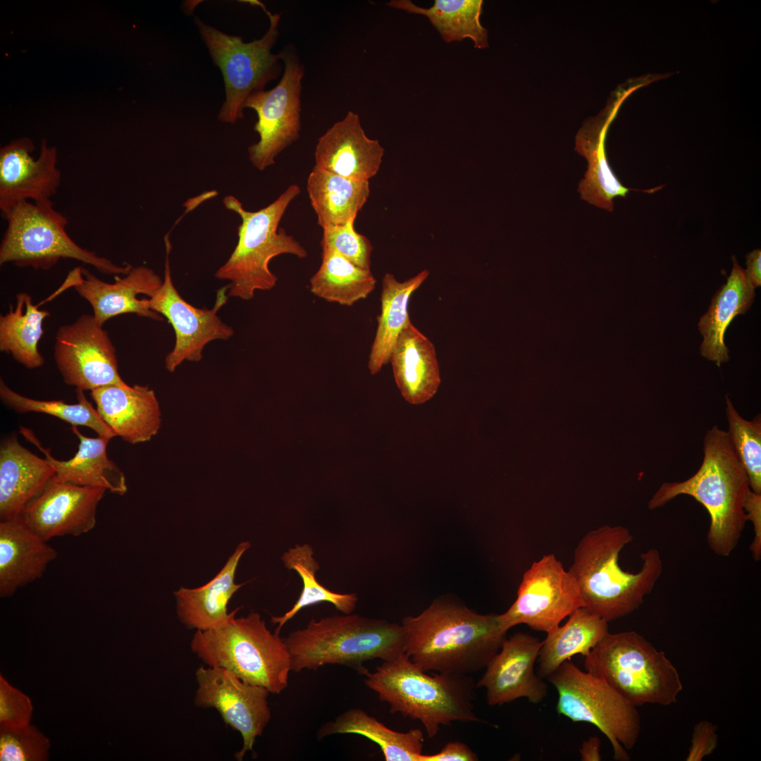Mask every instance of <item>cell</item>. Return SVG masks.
Returning <instances> with one entry per match:
<instances>
[{
  "label": "cell",
  "instance_id": "6da1fadb",
  "mask_svg": "<svg viewBox=\"0 0 761 761\" xmlns=\"http://www.w3.org/2000/svg\"><path fill=\"white\" fill-rule=\"evenodd\" d=\"M404 653L423 671L469 675L485 668L507 638L497 614H478L451 596L401 623Z\"/></svg>",
  "mask_w": 761,
  "mask_h": 761
},
{
  "label": "cell",
  "instance_id": "7a4b0ae2",
  "mask_svg": "<svg viewBox=\"0 0 761 761\" xmlns=\"http://www.w3.org/2000/svg\"><path fill=\"white\" fill-rule=\"evenodd\" d=\"M633 539L626 527L604 525L587 533L574 550L569 571L579 586L583 607L608 622L639 608L663 571L655 548L641 555L642 567L638 572L621 569L620 552Z\"/></svg>",
  "mask_w": 761,
  "mask_h": 761
},
{
  "label": "cell",
  "instance_id": "3957f363",
  "mask_svg": "<svg viewBox=\"0 0 761 761\" xmlns=\"http://www.w3.org/2000/svg\"><path fill=\"white\" fill-rule=\"evenodd\" d=\"M704 457L698 471L680 482L663 483L648 502L651 510L662 507L677 496L686 495L699 502L710 517L707 533L710 549L729 557L737 547L747 521L744 503L750 488L727 431L717 426L707 431Z\"/></svg>",
  "mask_w": 761,
  "mask_h": 761
},
{
  "label": "cell",
  "instance_id": "277c9868",
  "mask_svg": "<svg viewBox=\"0 0 761 761\" xmlns=\"http://www.w3.org/2000/svg\"><path fill=\"white\" fill-rule=\"evenodd\" d=\"M364 676L366 686L390 705L391 713L419 720L429 738L440 725L480 721L474 712L476 685L469 675H429L403 653Z\"/></svg>",
  "mask_w": 761,
  "mask_h": 761
},
{
  "label": "cell",
  "instance_id": "5b68a950",
  "mask_svg": "<svg viewBox=\"0 0 761 761\" xmlns=\"http://www.w3.org/2000/svg\"><path fill=\"white\" fill-rule=\"evenodd\" d=\"M284 640L295 672L340 664L364 675V662L392 660L405 650L402 624L352 613L311 619Z\"/></svg>",
  "mask_w": 761,
  "mask_h": 761
},
{
  "label": "cell",
  "instance_id": "8992f818",
  "mask_svg": "<svg viewBox=\"0 0 761 761\" xmlns=\"http://www.w3.org/2000/svg\"><path fill=\"white\" fill-rule=\"evenodd\" d=\"M300 192L297 185H291L272 203L256 211L245 209L233 195L223 198L225 207L241 218L237 243L215 273L217 278L230 282L228 297L249 300L256 291L274 287L278 278L269 268L274 257L285 254L300 259L307 256V250L296 239L278 229L285 211Z\"/></svg>",
  "mask_w": 761,
  "mask_h": 761
},
{
  "label": "cell",
  "instance_id": "52a82bcc",
  "mask_svg": "<svg viewBox=\"0 0 761 761\" xmlns=\"http://www.w3.org/2000/svg\"><path fill=\"white\" fill-rule=\"evenodd\" d=\"M193 653L206 666L225 669L242 681L279 694L288 685L291 658L284 638L256 612L219 626L196 631Z\"/></svg>",
  "mask_w": 761,
  "mask_h": 761
},
{
  "label": "cell",
  "instance_id": "ba28073f",
  "mask_svg": "<svg viewBox=\"0 0 761 761\" xmlns=\"http://www.w3.org/2000/svg\"><path fill=\"white\" fill-rule=\"evenodd\" d=\"M584 666L636 707L670 705L683 689L665 653L633 631L608 633L585 656Z\"/></svg>",
  "mask_w": 761,
  "mask_h": 761
},
{
  "label": "cell",
  "instance_id": "9c48e42d",
  "mask_svg": "<svg viewBox=\"0 0 761 761\" xmlns=\"http://www.w3.org/2000/svg\"><path fill=\"white\" fill-rule=\"evenodd\" d=\"M6 229L0 245V265L49 270L61 259H74L107 275L127 274L130 264L118 265L81 247L66 231L67 218L51 199L18 202L1 214Z\"/></svg>",
  "mask_w": 761,
  "mask_h": 761
},
{
  "label": "cell",
  "instance_id": "30bf717a",
  "mask_svg": "<svg viewBox=\"0 0 761 761\" xmlns=\"http://www.w3.org/2000/svg\"><path fill=\"white\" fill-rule=\"evenodd\" d=\"M546 679L557 690L559 714L574 722L595 726L610 741L614 760H630L626 750L635 746L641 731L636 706L598 676L581 670L571 659Z\"/></svg>",
  "mask_w": 761,
  "mask_h": 761
},
{
  "label": "cell",
  "instance_id": "8fae6325",
  "mask_svg": "<svg viewBox=\"0 0 761 761\" xmlns=\"http://www.w3.org/2000/svg\"><path fill=\"white\" fill-rule=\"evenodd\" d=\"M259 6L269 18V27L259 39L245 42L240 36L227 35L195 17L199 29L214 64L221 70L225 85V100L218 118L224 123H235L244 116L247 98L264 90L268 82L276 79L280 72L282 53L271 49L278 37L280 16L272 13L258 1H249Z\"/></svg>",
  "mask_w": 761,
  "mask_h": 761
},
{
  "label": "cell",
  "instance_id": "7c38bea8",
  "mask_svg": "<svg viewBox=\"0 0 761 761\" xmlns=\"http://www.w3.org/2000/svg\"><path fill=\"white\" fill-rule=\"evenodd\" d=\"M583 600L579 586L555 555H545L523 575L514 603L497 614L500 627L508 631L519 624L546 633L580 607Z\"/></svg>",
  "mask_w": 761,
  "mask_h": 761
},
{
  "label": "cell",
  "instance_id": "4fadbf2b",
  "mask_svg": "<svg viewBox=\"0 0 761 761\" xmlns=\"http://www.w3.org/2000/svg\"><path fill=\"white\" fill-rule=\"evenodd\" d=\"M282 53L284 70L273 88L250 95L245 109L254 110L258 119L254 130L259 140L248 148L249 159L260 171L275 163L276 156L299 137L301 90L304 67L291 49Z\"/></svg>",
  "mask_w": 761,
  "mask_h": 761
},
{
  "label": "cell",
  "instance_id": "5bb4252c",
  "mask_svg": "<svg viewBox=\"0 0 761 761\" xmlns=\"http://www.w3.org/2000/svg\"><path fill=\"white\" fill-rule=\"evenodd\" d=\"M164 242L166 252L163 282L148 302L150 309L165 317L174 330L175 345L165 358L166 369L173 372L184 361H200L209 342L228 340L234 330L218 316L220 309L227 302L228 285L218 290L211 309L197 308L187 302L172 280L169 264L171 245L167 235Z\"/></svg>",
  "mask_w": 761,
  "mask_h": 761
},
{
  "label": "cell",
  "instance_id": "9a60e30c",
  "mask_svg": "<svg viewBox=\"0 0 761 761\" xmlns=\"http://www.w3.org/2000/svg\"><path fill=\"white\" fill-rule=\"evenodd\" d=\"M54 358L66 385L92 391L109 385H128L120 377L116 349L93 315L82 314L56 332Z\"/></svg>",
  "mask_w": 761,
  "mask_h": 761
},
{
  "label": "cell",
  "instance_id": "2e32d148",
  "mask_svg": "<svg viewBox=\"0 0 761 761\" xmlns=\"http://www.w3.org/2000/svg\"><path fill=\"white\" fill-rule=\"evenodd\" d=\"M197 688L194 703L198 707L216 709L223 721L242 738V747L235 753L242 760L253 750L262 735L271 713L268 704L269 691L247 683L221 667H199L195 672Z\"/></svg>",
  "mask_w": 761,
  "mask_h": 761
},
{
  "label": "cell",
  "instance_id": "e0dca14e",
  "mask_svg": "<svg viewBox=\"0 0 761 761\" xmlns=\"http://www.w3.org/2000/svg\"><path fill=\"white\" fill-rule=\"evenodd\" d=\"M106 490L51 478L24 508L19 517L46 541L56 537H78L97 523V507Z\"/></svg>",
  "mask_w": 761,
  "mask_h": 761
},
{
  "label": "cell",
  "instance_id": "ac0fdd59",
  "mask_svg": "<svg viewBox=\"0 0 761 761\" xmlns=\"http://www.w3.org/2000/svg\"><path fill=\"white\" fill-rule=\"evenodd\" d=\"M542 643L524 632L506 638L476 685L485 688L489 705H502L521 698L538 704L547 697V683L534 668Z\"/></svg>",
  "mask_w": 761,
  "mask_h": 761
},
{
  "label": "cell",
  "instance_id": "d6986e66",
  "mask_svg": "<svg viewBox=\"0 0 761 761\" xmlns=\"http://www.w3.org/2000/svg\"><path fill=\"white\" fill-rule=\"evenodd\" d=\"M28 137L13 140L0 150V210L4 214L22 201H47L56 194L61 173L57 168V151L42 140L38 158Z\"/></svg>",
  "mask_w": 761,
  "mask_h": 761
},
{
  "label": "cell",
  "instance_id": "ffe728a7",
  "mask_svg": "<svg viewBox=\"0 0 761 761\" xmlns=\"http://www.w3.org/2000/svg\"><path fill=\"white\" fill-rule=\"evenodd\" d=\"M68 280L89 303L94 318L102 326L109 319L129 313L155 321L163 320L162 316L150 309L148 299H138L139 295L151 297L163 282L148 267H132L123 277L116 276L113 283L103 281L85 268L77 267L70 273Z\"/></svg>",
  "mask_w": 761,
  "mask_h": 761
},
{
  "label": "cell",
  "instance_id": "44dd1931",
  "mask_svg": "<svg viewBox=\"0 0 761 761\" xmlns=\"http://www.w3.org/2000/svg\"><path fill=\"white\" fill-rule=\"evenodd\" d=\"M638 85L619 90L614 101L598 116L585 121L576 136L575 150L588 162L587 171L579 185L582 199L612 211L614 199L625 197L633 189L626 187L614 175L606 155L605 140L609 126L624 100Z\"/></svg>",
  "mask_w": 761,
  "mask_h": 761
},
{
  "label": "cell",
  "instance_id": "7402d4cb",
  "mask_svg": "<svg viewBox=\"0 0 761 761\" xmlns=\"http://www.w3.org/2000/svg\"><path fill=\"white\" fill-rule=\"evenodd\" d=\"M384 149L368 137L358 114L349 111L318 140L315 167L358 180H369L379 171Z\"/></svg>",
  "mask_w": 761,
  "mask_h": 761
},
{
  "label": "cell",
  "instance_id": "603a6c76",
  "mask_svg": "<svg viewBox=\"0 0 761 761\" xmlns=\"http://www.w3.org/2000/svg\"><path fill=\"white\" fill-rule=\"evenodd\" d=\"M101 419L130 444L151 440L161 426V412L154 391L147 385H109L90 391Z\"/></svg>",
  "mask_w": 761,
  "mask_h": 761
},
{
  "label": "cell",
  "instance_id": "cb8c5ba5",
  "mask_svg": "<svg viewBox=\"0 0 761 761\" xmlns=\"http://www.w3.org/2000/svg\"><path fill=\"white\" fill-rule=\"evenodd\" d=\"M71 431L79 440L78 450L70 459L58 460L44 448L32 431L20 426V433L35 445L44 454L55 471L53 479L56 481L81 486L102 488L106 491L123 495L128 491L125 476L116 464L107 455L106 448L111 440L97 436L84 435L77 428Z\"/></svg>",
  "mask_w": 761,
  "mask_h": 761
},
{
  "label": "cell",
  "instance_id": "d4e9b609",
  "mask_svg": "<svg viewBox=\"0 0 761 761\" xmlns=\"http://www.w3.org/2000/svg\"><path fill=\"white\" fill-rule=\"evenodd\" d=\"M251 547L248 541L240 543L224 567L205 585L174 592L176 612L187 628L205 631L225 624L235 617L241 607L229 612L228 604L232 596L246 583H236L235 574L243 554Z\"/></svg>",
  "mask_w": 761,
  "mask_h": 761
},
{
  "label": "cell",
  "instance_id": "484cf974",
  "mask_svg": "<svg viewBox=\"0 0 761 761\" xmlns=\"http://www.w3.org/2000/svg\"><path fill=\"white\" fill-rule=\"evenodd\" d=\"M18 516L0 521V596L13 595L41 578L56 550Z\"/></svg>",
  "mask_w": 761,
  "mask_h": 761
},
{
  "label": "cell",
  "instance_id": "4316f807",
  "mask_svg": "<svg viewBox=\"0 0 761 761\" xmlns=\"http://www.w3.org/2000/svg\"><path fill=\"white\" fill-rule=\"evenodd\" d=\"M54 474L47 459L23 446L16 434L5 437L0 445V520L19 516Z\"/></svg>",
  "mask_w": 761,
  "mask_h": 761
},
{
  "label": "cell",
  "instance_id": "83f0119b",
  "mask_svg": "<svg viewBox=\"0 0 761 761\" xmlns=\"http://www.w3.org/2000/svg\"><path fill=\"white\" fill-rule=\"evenodd\" d=\"M394 378L404 400L421 404L437 392L440 373L433 342L410 321L391 353Z\"/></svg>",
  "mask_w": 761,
  "mask_h": 761
},
{
  "label": "cell",
  "instance_id": "f1b7e54d",
  "mask_svg": "<svg viewBox=\"0 0 761 761\" xmlns=\"http://www.w3.org/2000/svg\"><path fill=\"white\" fill-rule=\"evenodd\" d=\"M733 268L726 283L713 297L707 311L698 324L703 336L700 351L703 357L720 366L729 359L724 334L732 320L744 314L753 304L755 288L748 281L744 269L732 257Z\"/></svg>",
  "mask_w": 761,
  "mask_h": 761
},
{
  "label": "cell",
  "instance_id": "f546056e",
  "mask_svg": "<svg viewBox=\"0 0 761 761\" xmlns=\"http://www.w3.org/2000/svg\"><path fill=\"white\" fill-rule=\"evenodd\" d=\"M429 276L422 270L404 281H399L390 273L382 280L380 313L377 317V329L371 347L368 368L373 375L390 361L391 353L402 331L411 321L408 304L412 295Z\"/></svg>",
  "mask_w": 761,
  "mask_h": 761
},
{
  "label": "cell",
  "instance_id": "4dcf8cb0",
  "mask_svg": "<svg viewBox=\"0 0 761 761\" xmlns=\"http://www.w3.org/2000/svg\"><path fill=\"white\" fill-rule=\"evenodd\" d=\"M307 190L322 228L356 218L370 194L369 180L349 179L315 166L307 178Z\"/></svg>",
  "mask_w": 761,
  "mask_h": 761
},
{
  "label": "cell",
  "instance_id": "1f68e13d",
  "mask_svg": "<svg viewBox=\"0 0 761 761\" xmlns=\"http://www.w3.org/2000/svg\"><path fill=\"white\" fill-rule=\"evenodd\" d=\"M608 633V621L585 607L577 608L564 625L547 633L543 641L538 674L546 679L574 655L585 657Z\"/></svg>",
  "mask_w": 761,
  "mask_h": 761
},
{
  "label": "cell",
  "instance_id": "d6a6232c",
  "mask_svg": "<svg viewBox=\"0 0 761 761\" xmlns=\"http://www.w3.org/2000/svg\"><path fill=\"white\" fill-rule=\"evenodd\" d=\"M342 734L360 735L376 743L386 761H419L422 754L424 737L419 729L392 730L359 708L349 709L322 725L318 737Z\"/></svg>",
  "mask_w": 761,
  "mask_h": 761
},
{
  "label": "cell",
  "instance_id": "836d02e7",
  "mask_svg": "<svg viewBox=\"0 0 761 761\" xmlns=\"http://www.w3.org/2000/svg\"><path fill=\"white\" fill-rule=\"evenodd\" d=\"M27 292L16 295L15 307L0 316V350L8 353L27 369L44 365L39 342L44 334L43 323L50 313L40 310Z\"/></svg>",
  "mask_w": 761,
  "mask_h": 761
},
{
  "label": "cell",
  "instance_id": "e575fe53",
  "mask_svg": "<svg viewBox=\"0 0 761 761\" xmlns=\"http://www.w3.org/2000/svg\"><path fill=\"white\" fill-rule=\"evenodd\" d=\"M482 0H435L429 8L409 0H392L390 7L427 17L446 42L470 39L476 49L488 47V32L481 23Z\"/></svg>",
  "mask_w": 761,
  "mask_h": 761
},
{
  "label": "cell",
  "instance_id": "d590c367",
  "mask_svg": "<svg viewBox=\"0 0 761 761\" xmlns=\"http://www.w3.org/2000/svg\"><path fill=\"white\" fill-rule=\"evenodd\" d=\"M314 550L307 544H296L285 552L281 561L288 570L296 571L302 581L300 595L294 605L281 616H272L271 622L276 624L275 632L280 633L283 626L302 609L320 602H329L342 614H351L358 601L356 593H340L332 591L321 585L316 579L320 565L314 557Z\"/></svg>",
  "mask_w": 761,
  "mask_h": 761
},
{
  "label": "cell",
  "instance_id": "8d00e7d4",
  "mask_svg": "<svg viewBox=\"0 0 761 761\" xmlns=\"http://www.w3.org/2000/svg\"><path fill=\"white\" fill-rule=\"evenodd\" d=\"M322 261L310 279V291L329 302L352 306L366 298L376 280L371 270L361 268L342 256L322 249Z\"/></svg>",
  "mask_w": 761,
  "mask_h": 761
},
{
  "label": "cell",
  "instance_id": "74e56055",
  "mask_svg": "<svg viewBox=\"0 0 761 761\" xmlns=\"http://www.w3.org/2000/svg\"><path fill=\"white\" fill-rule=\"evenodd\" d=\"M77 404H68L63 400H40L23 396L10 388L0 378V399L2 403L17 413H42L56 417L71 426H83L89 428L99 436L111 440L115 433L101 419L82 390L76 389Z\"/></svg>",
  "mask_w": 761,
  "mask_h": 761
},
{
  "label": "cell",
  "instance_id": "f35d334b",
  "mask_svg": "<svg viewBox=\"0 0 761 761\" xmlns=\"http://www.w3.org/2000/svg\"><path fill=\"white\" fill-rule=\"evenodd\" d=\"M726 415L729 430L738 459L745 471L750 488L761 494V417L758 414L751 421L743 419L726 395Z\"/></svg>",
  "mask_w": 761,
  "mask_h": 761
},
{
  "label": "cell",
  "instance_id": "ab89813d",
  "mask_svg": "<svg viewBox=\"0 0 761 761\" xmlns=\"http://www.w3.org/2000/svg\"><path fill=\"white\" fill-rule=\"evenodd\" d=\"M50 741L35 726L0 728L1 761H44L48 760Z\"/></svg>",
  "mask_w": 761,
  "mask_h": 761
},
{
  "label": "cell",
  "instance_id": "60d3db41",
  "mask_svg": "<svg viewBox=\"0 0 761 761\" xmlns=\"http://www.w3.org/2000/svg\"><path fill=\"white\" fill-rule=\"evenodd\" d=\"M355 219L343 225L323 228L321 247L333 251L361 268L371 270L373 247L369 239L354 229Z\"/></svg>",
  "mask_w": 761,
  "mask_h": 761
},
{
  "label": "cell",
  "instance_id": "b9f144b4",
  "mask_svg": "<svg viewBox=\"0 0 761 761\" xmlns=\"http://www.w3.org/2000/svg\"><path fill=\"white\" fill-rule=\"evenodd\" d=\"M33 710L30 698L0 676V728L17 729L30 724Z\"/></svg>",
  "mask_w": 761,
  "mask_h": 761
},
{
  "label": "cell",
  "instance_id": "7bdbcfd3",
  "mask_svg": "<svg viewBox=\"0 0 761 761\" xmlns=\"http://www.w3.org/2000/svg\"><path fill=\"white\" fill-rule=\"evenodd\" d=\"M717 726L707 720L697 723L693 728L686 761H701L711 755L718 744Z\"/></svg>",
  "mask_w": 761,
  "mask_h": 761
},
{
  "label": "cell",
  "instance_id": "ee69618b",
  "mask_svg": "<svg viewBox=\"0 0 761 761\" xmlns=\"http://www.w3.org/2000/svg\"><path fill=\"white\" fill-rule=\"evenodd\" d=\"M744 510L747 521H750L753 524L755 536L750 550L753 559L760 561L761 558V494L754 493L750 490L745 500Z\"/></svg>",
  "mask_w": 761,
  "mask_h": 761
},
{
  "label": "cell",
  "instance_id": "f6af8a7d",
  "mask_svg": "<svg viewBox=\"0 0 761 761\" xmlns=\"http://www.w3.org/2000/svg\"><path fill=\"white\" fill-rule=\"evenodd\" d=\"M478 755L465 743L448 742L440 752L433 755L421 754L419 761H477Z\"/></svg>",
  "mask_w": 761,
  "mask_h": 761
},
{
  "label": "cell",
  "instance_id": "bcb514c9",
  "mask_svg": "<svg viewBox=\"0 0 761 761\" xmlns=\"http://www.w3.org/2000/svg\"><path fill=\"white\" fill-rule=\"evenodd\" d=\"M761 250L756 249L746 254L745 277L754 287L761 285Z\"/></svg>",
  "mask_w": 761,
  "mask_h": 761
},
{
  "label": "cell",
  "instance_id": "7dc6e473",
  "mask_svg": "<svg viewBox=\"0 0 761 761\" xmlns=\"http://www.w3.org/2000/svg\"><path fill=\"white\" fill-rule=\"evenodd\" d=\"M581 760L583 761H600V741L597 736H591L583 741L579 750Z\"/></svg>",
  "mask_w": 761,
  "mask_h": 761
}]
</instances>
